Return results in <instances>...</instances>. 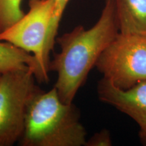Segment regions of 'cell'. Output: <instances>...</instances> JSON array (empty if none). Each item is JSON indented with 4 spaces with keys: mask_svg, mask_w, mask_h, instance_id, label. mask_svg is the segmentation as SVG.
I'll return each instance as SVG.
<instances>
[{
    "mask_svg": "<svg viewBox=\"0 0 146 146\" xmlns=\"http://www.w3.org/2000/svg\"><path fill=\"white\" fill-rule=\"evenodd\" d=\"M120 33L114 0H105L101 15L90 29L78 25L56 37L60 52L54 54L49 70L57 73L54 87L60 100L72 103L96 62Z\"/></svg>",
    "mask_w": 146,
    "mask_h": 146,
    "instance_id": "obj_1",
    "label": "cell"
},
{
    "mask_svg": "<svg viewBox=\"0 0 146 146\" xmlns=\"http://www.w3.org/2000/svg\"><path fill=\"white\" fill-rule=\"evenodd\" d=\"M81 112L73 103L60 100L54 87L45 92L40 88L27 108L21 146H85L87 131Z\"/></svg>",
    "mask_w": 146,
    "mask_h": 146,
    "instance_id": "obj_2",
    "label": "cell"
},
{
    "mask_svg": "<svg viewBox=\"0 0 146 146\" xmlns=\"http://www.w3.org/2000/svg\"><path fill=\"white\" fill-rule=\"evenodd\" d=\"M95 67L103 78L123 90L146 81V34L119 33Z\"/></svg>",
    "mask_w": 146,
    "mask_h": 146,
    "instance_id": "obj_3",
    "label": "cell"
},
{
    "mask_svg": "<svg viewBox=\"0 0 146 146\" xmlns=\"http://www.w3.org/2000/svg\"><path fill=\"white\" fill-rule=\"evenodd\" d=\"M32 68L0 75V146L18 143L23 134L27 108L40 87Z\"/></svg>",
    "mask_w": 146,
    "mask_h": 146,
    "instance_id": "obj_4",
    "label": "cell"
},
{
    "mask_svg": "<svg viewBox=\"0 0 146 146\" xmlns=\"http://www.w3.org/2000/svg\"><path fill=\"white\" fill-rule=\"evenodd\" d=\"M29 10L21 19L0 33L6 41L33 54L37 62L39 83L49 81V71L44 60V49L54 13V0H29Z\"/></svg>",
    "mask_w": 146,
    "mask_h": 146,
    "instance_id": "obj_5",
    "label": "cell"
},
{
    "mask_svg": "<svg viewBox=\"0 0 146 146\" xmlns=\"http://www.w3.org/2000/svg\"><path fill=\"white\" fill-rule=\"evenodd\" d=\"M100 101L132 118L139 128L146 127V81L123 90L102 77L97 85Z\"/></svg>",
    "mask_w": 146,
    "mask_h": 146,
    "instance_id": "obj_6",
    "label": "cell"
},
{
    "mask_svg": "<svg viewBox=\"0 0 146 146\" xmlns=\"http://www.w3.org/2000/svg\"><path fill=\"white\" fill-rule=\"evenodd\" d=\"M120 33L146 34V0H114Z\"/></svg>",
    "mask_w": 146,
    "mask_h": 146,
    "instance_id": "obj_7",
    "label": "cell"
},
{
    "mask_svg": "<svg viewBox=\"0 0 146 146\" xmlns=\"http://www.w3.org/2000/svg\"><path fill=\"white\" fill-rule=\"evenodd\" d=\"M27 68H32L36 80L39 67L33 55L6 41H0V73Z\"/></svg>",
    "mask_w": 146,
    "mask_h": 146,
    "instance_id": "obj_8",
    "label": "cell"
},
{
    "mask_svg": "<svg viewBox=\"0 0 146 146\" xmlns=\"http://www.w3.org/2000/svg\"><path fill=\"white\" fill-rule=\"evenodd\" d=\"M69 1L70 0H54V16L51 23L44 49V60L48 69L49 63L50 61V54L54 50L60 21Z\"/></svg>",
    "mask_w": 146,
    "mask_h": 146,
    "instance_id": "obj_9",
    "label": "cell"
},
{
    "mask_svg": "<svg viewBox=\"0 0 146 146\" xmlns=\"http://www.w3.org/2000/svg\"><path fill=\"white\" fill-rule=\"evenodd\" d=\"M23 0H0V33L8 29L25 15Z\"/></svg>",
    "mask_w": 146,
    "mask_h": 146,
    "instance_id": "obj_10",
    "label": "cell"
},
{
    "mask_svg": "<svg viewBox=\"0 0 146 146\" xmlns=\"http://www.w3.org/2000/svg\"><path fill=\"white\" fill-rule=\"evenodd\" d=\"M112 145L110 133L104 129L96 133L89 139H87L85 146H110Z\"/></svg>",
    "mask_w": 146,
    "mask_h": 146,
    "instance_id": "obj_11",
    "label": "cell"
},
{
    "mask_svg": "<svg viewBox=\"0 0 146 146\" xmlns=\"http://www.w3.org/2000/svg\"><path fill=\"white\" fill-rule=\"evenodd\" d=\"M139 139L140 143L143 145L146 146V127L140 128V130L139 131Z\"/></svg>",
    "mask_w": 146,
    "mask_h": 146,
    "instance_id": "obj_12",
    "label": "cell"
},
{
    "mask_svg": "<svg viewBox=\"0 0 146 146\" xmlns=\"http://www.w3.org/2000/svg\"><path fill=\"white\" fill-rule=\"evenodd\" d=\"M0 75H1V73H0Z\"/></svg>",
    "mask_w": 146,
    "mask_h": 146,
    "instance_id": "obj_13",
    "label": "cell"
}]
</instances>
